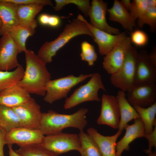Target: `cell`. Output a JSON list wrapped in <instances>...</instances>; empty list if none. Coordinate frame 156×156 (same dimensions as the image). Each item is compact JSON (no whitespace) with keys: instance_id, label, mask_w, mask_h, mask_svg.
<instances>
[{"instance_id":"1","label":"cell","mask_w":156,"mask_h":156,"mask_svg":"<svg viewBox=\"0 0 156 156\" xmlns=\"http://www.w3.org/2000/svg\"><path fill=\"white\" fill-rule=\"evenodd\" d=\"M25 55L26 68L22 79L17 83L29 94L44 96L46 87L51 75L46 64L33 51L27 49Z\"/></svg>"},{"instance_id":"2","label":"cell","mask_w":156,"mask_h":156,"mask_svg":"<svg viewBox=\"0 0 156 156\" xmlns=\"http://www.w3.org/2000/svg\"><path fill=\"white\" fill-rule=\"evenodd\" d=\"M88 111L86 108H82L70 114H60L51 110L42 113L40 129L46 135L61 132L67 127L83 131L87 123L86 115Z\"/></svg>"},{"instance_id":"3","label":"cell","mask_w":156,"mask_h":156,"mask_svg":"<svg viewBox=\"0 0 156 156\" xmlns=\"http://www.w3.org/2000/svg\"><path fill=\"white\" fill-rule=\"evenodd\" d=\"M93 36L86 23L77 18L66 25L62 31L54 40L46 42L40 48L37 55L44 64L51 63L57 51L71 39L81 35Z\"/></svg>"},{"instance_id":"4","label":"cell","mask_w":156,"mask_h":156,"mask_svg":"<svg viewBox=\"0 0 156 156\" xmlns=\"http://www.w3.org/2000/svg\"><path fill=\"white\" fill-rule=\"evenodd\" d=\"M139 52L131 45L127 49L123 64L119 70L111 75L110 82L114 87L125 92L135 85V77Z\"/></svg>"},{"instance_id":"5","label":"cell","mask_w":156,"mask_h":156,"mask_svg":"<svg viewBox=\"0 0 156 156\" xmlns=\"http://www.w3.org/2000/svg\"><path fill=\"white\" fill-rule=\"evenodd\" d=\"M100 89L107 92L101 75L98 73H93L86 83L76 89L69 97L66 99L64 109H70L86 101H100L101 99L98 95Z\"/></svg>"},{"instance_id":"6","label":"cell","mask_w":156,"mask_h":156,"mask_svg":"<svg viewBox=\"0 0 156 156\" xmlns=\"http://www.w3.org/2000/svg\"><path fill=\"white\" fill-rule=\"evenodd\" d=\"M92 75V73L81 74L78 76L71 75L51 80L46 86L44 101L51 104L57 100L66 97L72 88L87 78H90Z\"/></svg>"},{"instance_id":"7","label":"cell","mask_w":156,"mask_h":156,"mask_svg":"<svg viewBox=\"0 0 156 156\" xmlns=\"http://www.w3.org/2000/svg\"><path fill=\"white\" fill-rule=\"evenodd\" d=\"M40 144L57 156L71 151L79 152L80 148V141L78 135L62 132L44 136Z\"/></svg>"},{"instance_id":"8","label":"cell","mask_w":156,"mask_h":156,"mask_svg":"<svg viewBox=\"0 0 156 156\" xmlns=\"http://www.w3.org/2000/svg\"><path fill=\"white\" fill-rule=\"evenodd\" d=\"M12 108L18 117L21 127L32 129H40L42 113L40 107L30 97L26 102Z\"/></svg>"},{"instance_id":"9","label":"cell","mask_w":156,"mask_h":156,"mask_svg":"<svg viewBox=\"0 0 156 156\" xmlns=\"http://www.w3.org/2000/svg\"><path fill=\"white\" fill-rule=\"evenodd\" d=\"M40 129H32L23 127L14 128L5 133V144H16L20 147L40 144L44 137Z\"/></svg>"},{"instance_id":"10","label":"cell","mask_w":156,"mask_h":156,"mask_svg":"<svg viewBox=\"0 0 156 156\" xmlns=\"http://www.w3.org/2000/svg\"><path fill=\"white\" fill-rule=\"evenodd\" d=\"M126 96L132 105L142 107H149L156 103V83L135 84L127 92Z\"/></svg>"},{"instance_id":"11","label":"cell","mask_w":156,"mask_h":156,"mask_svg":"<svg viewBox=\"0 0 156 156\" xmlns=\"http://www.w3.org/2000/svg\"><path fill=\"white\" fill-rule=\"evenodd\" d=\"M100 115L97 120L99 125H107L118 129L120 114L116 96L103 94L101 99Z\"/></svg>"},{"instance_id":"12","label":"cell","mask_w":156,"mask_h":156,"mask_svg":"<svg viewBox=\"0 0 156 156\" xmlns=\"http://www.w3.org/2000/svg\"><path fill=\"white\" fill-rule=\"evenodd\" d=\"M20 53L19 49L8 33L0 39V71H9L16 68L18 64L17 55Z\"/></svg>"},{"instance_id":"13","label":"cell","mask_w":156,"mask_h":156,"mask_svg":"<svg viewBox=\"0 0 156 156\" xmlns=\"http://www.w3.org/2000/svg\"><path fill=\"white\" fill-rule=\"evenodd\" d=\"M84 21L93 36L94 41L97 44L99 53L102 55L107 54L118 43L127 36L125 32L113 34L99 29L92 26L80 14L77 18Z\"/></svg>"},{"instance_id":"14","label":"cell","mask_w":156,"mask_h":156,"mask_svg":"<svg viewBox=\"0 0 156 156\" xmlns=\"http://www.w3.org/2000/svg\"><path fill=\"white\" fill-rule=\"evenodd\" d=\"M131 45L130 38L127 36L105 56L103 67L108 74L113 75L119 70L124 62L126 51Z\"/></svg>"},{"instance_id":"15","label":"cell","mask_w":156,"mask_h":156,"mask_svg":"<svg viewBox=\"0 0 156 156\" xmlns=\"http://www.w3.org/2000/svg\"><path fill=\"white\" fill-rule=\"evenodd\" d=\"M107 3L102 0H93L91 3L88 16L91 25L94 27L113 34H120L119 30L107 23L106 14L107 9Z\"/></svg>"},{"instance_id":"16","label":"cell","mask_w":156,"mask_h":156,"mask_svg":"<svg viewBox=\"0 0 156 156\" xmlns=\"http://www.w3.org/2000/svg\"><path fill=\"white\" fill-rule=\"evenodd\" d=\"M156 82V66L150 59L148 52L141 51L139 53L136 65L135 84Z\"/></svg>"},{"instance_id":"17","label":"cell","mask_w":156,"mask_h":156,"mask_svg":"<svg viewBox=\"0 0 156 156\" xmlns=\"http://www.w3.org/2000/svg\"><path fill=\"white\" fill-rule=\"evenodd\" d=\"M126 132L123 137L116 144V156H121L125 150H129V144L135 139L144 137L145 128L140 118L134 120V123L127 125L125 129Z\"/></svg>"},{"instance_id":"18","label":"cell","mask_w":156,"mask_h":156,"mask_svg":"<svg viewBox=\"0 0 156 156\" xmlns=\"http://www.w3.org/2000/svg\"><path fill=\"white\" fill-rule=\"evenodd\" d=\"M17 5L8 0H0V18L2 22L0 36L8 33L12 29L19 25Z\"/></svg>"},{"instance_id":"19","label":"cell","mask_w":156,"mask_h":156,"mask_svg":"<svg viewBox=\"0 0 156 156\" xmlns=\"http://www.w3.org/2000/svg\"><path fill=\"white\" fill-rule=\"evenodd\" d=\"M122 132L118 129L114 135L105 136L100 134L93 127L90 128L87 130L88 134L97 145L102 156H116V141Z\"/></svg>"},{"instance_id":"20","label":"cell","mask_w":156,"mask_h":156,"mask_svg":"<svg viewBox=\"0 0 156 156\" xmlns=\"http://www.w3.org/2000/svg\"><path fill=\"white\" fill-rule=\"evenodd\" d=\"M30 94L17 84L0 92V104L12 108L27 102Z\"/></svg>"},{"instance_id":"21","label":"cell","mask_w":156,"mask_h":156,"mask_svg":"<svg viewBox=\"0 0 156 156\" xmlns=\"http://www.w3.org/2000/svg\"><path fill=\"white\" fill-rule=\"evenodd\" d=\"M110 21L119 23L128 31L131 32L136 27L135 20L123 7L120 1L114 0L112 6L107 9Z\"/></svg>"},{"instance_id":"22","label":"cell","mask_w":156,"mask_h":156,"mask_svg":"<svg viewBox=\"0 0 156 156\" xmlns=\"http://www.w3.org/2000/svg\"><path fill=\"white\" fill-rule=\"evenodd\" d=\"M44 6L37 3L17 4L16 10L19 25L35 29L37 26L35 17L41 11Z\"/></svg>"},{"instance_id":"23","label":"cell","mask_w":156,"mask_h":156,"mask_svg":"<svg viewBox=\"0 0 156 156\" xmlns=\"http://www.w3.org/2000/svg\"><path fill=\"white\" fill-rule=\"evenodd\" d=\"M116 97L120 114L118 129L122 131L129 121L140 117L134 108L127 101L126 92L120 90L118 91Z\"/></svg>"},{"instance_id":"24","label":"cell","mask_w":156,"mask_h":156,"mask_svg":"<svg viewBox=\"0 0 156 156\" xmlns=\"http://www.w3.org/2000/svg\"><path fill=\"white\" fill-rule=\"evenodd\" d=\"M19 127L20 121L12 108L0 104V128L6 132Z\"/></svg>"},{"instance_id":"25","label":"cell","mask_w":156,"mask_h":156,"mask_svg":"<svg viewBox=\"0 0 156 156\" xmlns=\"http://www.w3.org/2000/svg\"><path fill=\"white\" fill-rule=\"evenodd\" d=\"M139 114L145 128V133L148 134L153 130L156 125V103L146 107L137 105L133 106Z\"/></svg>"},{"instance_id":"26","label":"cell","mask_w":156,"mask_h":156,"mask_svg":"<svg viewBox=\"0 0 156 156\" xmlns=\"http://www.w3.org/2000/svg\"><path fill=\"white\" fill-rule=\"evenodd\" d=\"M78 135L81 156H102L97 145L90 136L83 131H80Z\"/></svg>"},{"instance_id":"27","label":"cell","mask_w":156,"mask_h":156,"mask_svg":"<svg viewBox=\"0 0 156 156\" xmlns=\"http://www.w3.org/2000/svg\"><path fill=\"white\" fill-rule=\"evenodd\" d=\"M24 71L20 64L14 71H0V92L16 84L22 79Z\"/></svg>"},{"instance_id":"28","label":"cell","mask_w":156,"mask_h":156,"mask_svg":"<svg viewBox=\"0 0 156 156\" xmlns=\"http://www.w3.org/2000/svg\"><path fill=\"white\" fill-rule=\"evenodd\" d=\"M36 32L35 29L18 25L12 29L8 32L18 46L20 53L27 49L26 42L28 38L33 36Z\"/></svg>"},{"instance_id":"29","label":"cell","mask_w":156,"mask_h":156,"mask_svg":"<svg viewBox=\"0 0 156 156\" xmlns=\"http://www.w3.org/2000/svg\"><path fill=\"white\" fill-rule=\"evenodd\" d=\"M15 151L20 156H58L43 147L40 144L20 147Z\"/></svg>"},{"instance_id":"30","label":"cell","mask_w":156,"mask_h":156,"mask_svg":"<svg viewBox=\"0 0 156 156\" xmlns=\"http://www.w3.org/2000/svg\"><path fill=\"white\" fill-rule=\"evenodd\" d=\"M137 24L140 28L143 27L144 24H147L151 31H155L156 28V6H149L138 19Z\"/></svg>"},{"instance_id":"31","label":"cell","mask_w":156,"mask_h":156,"mask_svg":"<svg viewBox=\"0 0 156 156\" xmlns=\"http://www.w3.org/2000/svg\"><path fill=\"white\" fill-rule=\"evenodd\" d=\"M55 5L54 8L55 11L60 10L66 5L72 4L77 5L85 16H88L90 7L89 0H55Z\"/></svg>"},{"instance_id":"32","label":"cell","mask_w":156,"mask_h":156,"mask_svg":"<svg viewBox=\"0 0 156 156\" xmlns=\"http://www.w3.org/2000/svg\"><path fill=\"white\" fill-rule=\"evenodd\" d=\"M81 46V59L87 62L90 66H93L98 57L94 46L86 41L82 42Z\"/></svg>"},{"instance_id":"33","label":"cell","mask_w":156,"mask_h":156,"mask_svg":"<svg viewBox=\"0 0 156 156\" xmlns=\"http://www.w3.org/2000/svg\"><path fill=\"white\" fill-rule=\"evenodd\" d=\"M149 6L148 0H133L131 2L129 12L136 20L144 14Z\"/></svg>"},{"instance_id":"34","label":"cell","mask_w":156,"mask_h":156,"mask_svg":"<svg viewBox=\"0 0 156 156\" xmlns=\"http://www.w3.org/2000/svg\"><path fill=\"white\" fill-rule=\"evenodd\" d=\"M130 38L131 43L138 47L145 46L148 40L147 34L144 31L139 29L132 31Z\"/></svg>"},{"instance_id":"35","label":"cell","mask_w":156,"mask_h":156,"mask_svg":"<svg viewBox=\"0 0 156 156\" xmlns=\"http://www.w3.org/2000/svg\"><path fill=\"white\" fill-rule=\"evenodd\" d=\"M9 1L17 4L28 5L37 3L45 6L49 5L52 6L53 4L49 0H8Z\"/></svg>"},{"instance_id":"36","label":"cell","mask_w":156,"mask_h":156,"mask_svg":"<svg viewBox=\"0 0 156 156\" xmlns=\"http://www.w3.org/2000/svg\"><path fill=\"white\" fill-rule=\"evenodd\" d=\"M144 137L148 142V148L145 150V152L148 154L151 153L152 148L154 147L155 149L156 148V125L153 131L149 134H145Z\"/></svg>"},{"instance_id":"37","label":"cell","mask_w":156,"mask_h":156,"mask_svg":"<svg viewBox=\"0 0 156 156\" xmlns=\"http://www.w3.org/2000/svg\"><path fill=\"white\" fill-rule=\"evenodd\" d=\"M61 23V19L58 16L49 15L48 25L52 27H57L60 26Z\"/></svg>"},{"instance_id":"38","label":"cell","mask_w":156,"mask_h":156,"mask_svg":"<svg viewBox=\"0 0 156 156\" xmlns=\"http://www.w3.org/2000/svg\"><path fill=\"white\" fill-rule=\"evenodd\" d=\"M6 132L0 128V156H4L3 148L5 144L4 142V137Z\"/></svg>"},{"instance_id":"39","label":"cell","mask_w":156,"mask_h":156,"mask_svg":"<svg viewBox=\"0 0 156 156\" xmlns=\"http://www.w3.org/2000/svg\"><path fill=\"white\" fill-rule=\"evenodd\" d=\"M49 15L46 13L40 14L38 18L40 24L44 26L48 25Z\"/></svg>"},{"instance_id":"40","label":"cell","mask_w":156,"mask_h":156,"mask_svg":"<svg viewBox=\"0 0 156 156\" xmlns=\"http://www.w3.org/2000/svg\"><path fill=\"white\" fill-rule=\"evenodd\" d=\"M148 55L150 60L156 66V51L155 48L153 49L151 53L148 54Z\"/></svg>"},{"instance_id":"41","label":"cell","mask_w":156,"mask_h":156,"mask_svg":"<svg viewBox=\"0 0 156 156\" xmlns=\"http://www.w3.org/2000/svg\"><path fill=\"white\" fill-rule=\"evenodd\" d=\"M120 2L124 8L129 11L131 5V1L130 0H121Z\"/></svg>"},{"instance_id":"42","label":"cell","mask_w":156,"mask_h":156,"mask_svg":"<svg viewBox=\"0 0 156 156\" xmlns=\"http://www.w3.org/2000/svg\"><path fill=\"white\" fill-rule=\"evenodd\" d=\"M8 154L9 156H20L17 154L12 148V146L8 145Z\"/></svg>"},{"instance_id":"43","label":"cell","mask_w":156,"mask_h":156,"mask_svg":"<svg viewBox=\"0 0 156 156\" xmlns=\"http://www.w3.org/2000/svg\"><path fill=\"white\" fill-rule=\"evenodd\" d=\"M149 156H156V152H152L151 153L148 154Z\"/></svg>"},{"instance_id":"44","label":"cell","mask_w":156,"mask_h":156,"mask_svg":"<svg viewBox=\"0 0 156 156\" xmlns=\"http://www.w3.org/2000/svg\"><path fill=\"white\" fill-rule=\"evenodd\" d=\"M2 26V22L0 18V27H1Z\"/></svg>"}]
</instances>
